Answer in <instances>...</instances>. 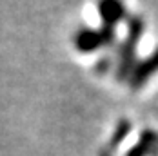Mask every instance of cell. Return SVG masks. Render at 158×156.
Listing matches in <instances>:
<instances>
[{"label":"cell","instance_id":"277c9868","mask_svg":"<svg viewBox=\"0 0 158 156\" xmlns=\"http://www.w3.org/2000/svg\"><path fill=\"white\" fill-rule=\"evenodd\" d=\"M98 13L104 27H116V24L127 15L126 6L118 0H102L98 4Z\"/></svg>","mask_w":158,"mask_h":156},{"label":"cell","instance_id":"7a4b0ae2","mask_svg":"<svg viewBox=\"0 0 158 156\" xmlns=\"http://www.w3.org/2000/svg\"><path fill=\"white\" fill-rule=\"evenodd\" d=\"M73 44H75V49L78 53H84V55L95 53L100 47L106 46L102 31L100 29H93V27H82V29H78L77 35H75Z\"/></svg>","mask_w":158,"mask_h":156},{"label":"cell","instance_id":"3957f363","mask_svg":"<svg viewBox=\"0 0 158 156\" xmlns=\"http://www.w3.org/2000/svg\"><path fill=\"white\" fill-rule=\"evenodd\" d=\"M155 73H158V49L155 53H151L145 60H142V62H138L135 65V69H133V73H131V76H129L131 87H133L135 91L140 89Z\"/></svg>","mask_w":158,"mask_h":156},{"label":"cell","instance_id":"6da1fadb","mask_svg":"<svg viewBox=\"0 0 158 156\" xmlns=\"http://www.w3.org/2000/svg\"><path fill=\"white\" fill-rule=\"evenodd\" d=\"M143 20L140 16H133L129 18L127 22V35H126V40L122 42L120 46V58H118V69H116V78L120 82L124 80H129L135 65H136V47L140 44V38L143 35Z\"/></svg>","mask_w":158,"mask_h":156},{"label":"cell","instance_id":"8992f818","mask_svg":"<svg viewBox=\"0 0 158 156\" xmlns=\"http://www.w3.org/2000/svg\"><path fill=\"white\" fill-rule=\"evenodd\" d=\"M131 127H133V124H131V120H127V118H122V120L116 124V127H114V131H113V134H111L109 142H107V149H106L107 154L113 153V151H114V149H116V147H118V145L129 136Z\"/></svg>","mask_w":158,"mask_h":156},{"label":"cell","instance_id":"5b68a950","mask_svg":"<svg viewBox=\"0 0 158 156\" xmlns=\"http://www.w3.org/2000/svg\"><path fill=\"white\" fill-rule=\"evenodd\" d=\"M158 145V134L153 129H143L138 142L126 153V156H151Z\"/></svg>","mask_w":158,"mask_h":156},{"label":"cell","instance_id":"52a82bcc","mask_svg":"<svg viewBox=\"0 0 158 156\" xmlns=\"http://www.w3.org/2000/svg\"><path fill=\"white\" fill-rule=\"evenodd\" d=\"M107 65H109V62H107V60H104V62H100V64H98V65H96L95 69H96V71H100V73H104V69H106Z\"/></svg>","mask_w":158,"mask_h":156}]
</instances>
